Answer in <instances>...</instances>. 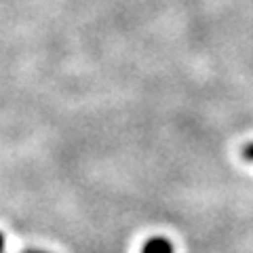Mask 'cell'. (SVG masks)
<instances>
[{"instance_id":"obj_1","label":"cell","mask_w":253,"mask_h":253,"mask_svg":"<svg viewBox=\"0 0 253 253\" xmlns=\"http://www.w3.org/2000/svg\"><path fill=\"white\" fill-rule=\"evenodd\" d=\"M141 253H173V245L163 236H154L144 245Z\"/></svg>"},{"instance_id":"obj_2","label":"cell","mask_w":253,"mask_h":253,"mask_svg":"<svg viewBox=\"0 0 253 253\" xmlns=\"http://www.w3.org/2000/svg\"><path fill=\"white\" fill-rule=\"evenodd\" d=\"M243 158L245 161H249V163H253V141L243 148Z\"/></svg>"},{"instance_id":"obj_3","label":"cell","mask_w":253,"mask_h":253,"mask_svg":"<svg viewBox=\"0 0 253 253\" xmlns=\"http://www.w3.org/2000/svg\"><path fill=\"white\" fill-rule=\"evenodd\" d=\"M2 251H4V234L0 232V253H2Z\"/></svg>"},{"instance_id":"obj_4","label":"cell","mask_w":253,"mask_h":253,"mask_svg":"<svg viewBox=\"0 0 253 253\" xmlns=\"http://www.w3.org/2000/svg\"><path fill=\"white\" fill-rule=\"evenodd\" d=\"M23 253H49V251H42V249H26Z\"/></svg>"}]
</instances>
